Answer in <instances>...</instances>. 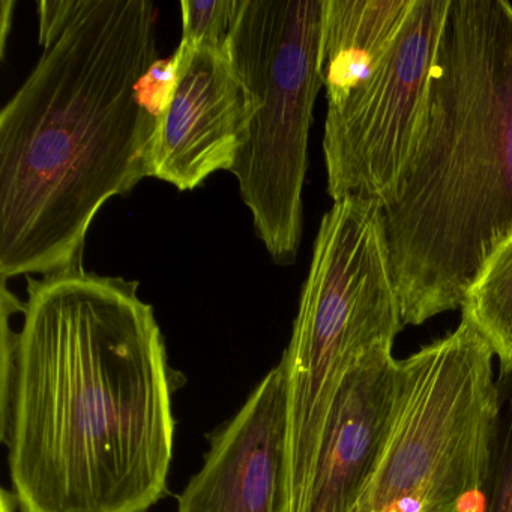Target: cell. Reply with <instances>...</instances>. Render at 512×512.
<instances>
[{"label":"cell","mask_w":512,"mask_h":512,"mask_svg":"<svg viewBox=\"0 0 512 512\" xmlns=\"http://www.w3.org/2000/svg\"><path fill=\"white\" fill-rule=\"evenodd\" d=\"M137 289L83 268L28 277L0 403L20 512H148L166 496L182 380Z\"/></svg>","instance_id":"6da1fadb"},{"label":"cell","mask_w":512,"mask_h":512,"mask_svg":"<svg viewBox=\"0 0 512 512\" xmlns=\"http://www.w3.org/2000/svg\"><path fill=\"white\" fill-rule=\"evenodd\" d=\"M44 47L0 113V277L82 269L92 221L149 178V0L40 2Z\"/></svg>","instance_id":"7a4b0ae2"},{"label":"cell","mask_w":512,"mask_h":512,"mask_svg":"<svg viewBox=\"0 0 512 512\" xmlns=\"http://www.w3.org/2000/svg\"><path fill=\"white\" fill-rule=\"evenodd\" d=\"M404 325L463 307L512 232V5L451 0L421 133L383 206Z\"/></svg>","instance_id":"3957f363"},{"label":"cell","mask_w":512,"mask_h":512,"mask_svg":"<svg viewBox=\"0 0 512 512\" xmlns=\"http://www.w3.org/2000/svg\"><path fill=\"white\" fill-rule=\"evenodd\" d=\"M383 208L344 197L323 215L284 350L287 419L283 512H299L349 374L394 349L404 328Z\"/></svg>","instance_id":"277c9868"},{"label":"cell","mask_w":512,"mask_h":512,"mask_svg":"<svg viewBox=\"0 0 512 512\" xmlns=\"http://www.w3.org/2000/svg\"><path fill=\"white\" fill-rule=\"evenodd\" d=\"M493 358L461 317L451 334L400 361L391 430L353 512H484Z\"/></svg>","instance_id":"5b68a950"},{"label":"cell","mask_w":512,"mask_h":512,"mask_svg":"<svg viewBox=\"0 0 512 512\" xmlns=\"http://www.w3.org/2000/svg\"><path fill=\"white\" fill-rule=\"evenodd\" d=\"M323 7L325 0H239L226 41L248 97L247 136L230 173L278 265L295 262L301 245L308 139L323 86Z\"/></svg>","instance_id":"8992f818"},{"label":"cell","mask_w":512,"mask_h":512,"mask_svg":"<svg viewBox=\"0 0 512 512\" xmlns=\"http://www.w3.org/2000/svg\"><path fill=\"white\" fill-rule=\"evenodd\" d=\"M451 0H413L394 46L352 88L326 100L325 155L334 202L362 197L386 205L421 133L431 73Z\"/></svg>","instance_id":"52a82bcc"},{"label":"cell","mask_w":512,"mask_h":512,"mask_svg":"<svg viewBox=\"0 0 512 512\" xmlns=\"http://www.w3.org/2000/svg\"><path fill=\"white\" fill-rule=\"evenodd\" d=\"M248 97L227 44H179L149 149V178L179 191L230 170L247 136Z\"/></svg>","instance_id":"ba28073f"},{"label":"cell","mask_w":512,"mask_h":512,"mask_svg":"<svg viewBox=\"0 0 512 512\" xmlns=\"http://www.w3.org/2000/svg\"><path fill=\"white\" fill-rule=\"evenodd\" d=\"M286 419L280 361L241 410L209 434L205 463L179 496L178 512H283Z\"/></svg>","instance_id":"9c48e42d"},{"label":"cell","mask_w":512,"mask_h":512,"mask_svg":"<svg viewBox=\"0 0 512 512\" xmlns=\"http://www.w3.org/2000/svg\"><path fill=\"white\" fill-rule=\"evenodd\" d=\"M398 391L392 350L373 353L349 374L299 512H353L388 439Z\"/></svg>","instance_id":"30bf717a"},{"label":"cell","mask_w":512,"mask_h":512,"mask_svg":"<svg viewBox=\"0 0 512 512\" xmlns=\"http://www.w3.org/2000/svg\"><path fill=\"white\" fill-rule=\"evenodd\" d=\"M461 310L490 344L500 370L512 368V232L473 281Z\"/></svg>","instance_id":"8fae6325"},{"label":"cell","mask_w":512,"mask_h":512,"mask_svg":"<svg viewBox=\"0 0 512 512\" xmlns=\"http://www.w3.org/2000/svg\"><path fill=\"white\" fill-rule=\"evenodd\" d=\"M484 512H512V368L500 370L496 379Z\"/></svg>","instance_id":"7c38bea8"},{"label":"cell","mask_w":512,"mask_h":512,"mask_svg":"<svg viewBox=\"0 0 512 512\" xmlns=\"http://www.w3.org/2000/svg\"><path fill=\"white\" fill-rule=\"evenodd\" d=\"M239 0H182V44L221 46L226 44L238 11Z\"/></svg>","instance_id":"4fadbf2b"},{"label":"cell","mask_w":512,"mask_h":512,"mask_svg":"<svg viewBox=\"0 0 512 512\" xmlns=\"http://www.w3.org/2000/svg\"><path fill=\"white\" fill-rule=\"evenodd\" d=\"M19 509L16 494L13 491L2 490V512H16Z\"/></svg>","instance_id":"5bb4252c"}]
</instances>
